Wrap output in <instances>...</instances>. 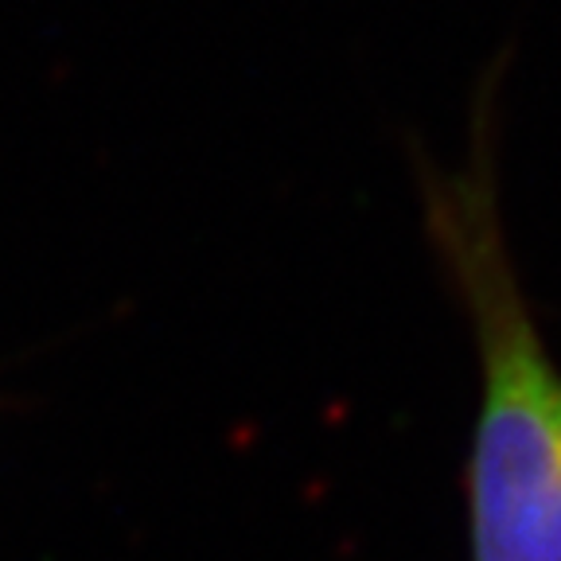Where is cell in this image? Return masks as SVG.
<instances>
[{"label": "cell", "instance_id": "6da1fadb", "mask_svg": "<svg viewBox=\"0 0 561 561\" xmlns=\"http://www.w3.org/2000/svg\"><path fill=\"white\" fill-rule=\"evenodd\" d=\"M507 51L483 67L456 164L413 152L421 230L472 335L476 417L465 453L468 561H561V359L526 293L503 210Z\"/></svg>", "mask_w": 561, "mask_h": 561}]
</instances>
